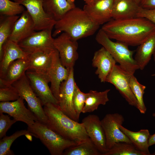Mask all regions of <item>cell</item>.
<instances>
[{"instance_id":"obj_48","label":"cell","mask_w":155,"mask_h":155,"mask_svg":"<svg viewBox=\"0 0 155 155\" xmlns=\"http://www.w3.org/2000/svg\"><path fill=\"white\" fill-rule=\"evenodd\" d=\"M84 1V0H83Z\"/></svg>"},{"instance_id":"obj_25","label":"cell","mask_w":155,"mask_h":155,"mask_svg":"<svg viewBox=\"0 0 155 155\" xmlns=\"http://www.w3.org/2000/svg\"><path fill=\"white\" fill-rule=\"evenodd\" d=\"M121 131L128 137L131 143L140 151L146 155L150 154L149 150L148 139L150 135L149 130L142 129L137 132L130 131L122 125L120 126Z\"/></svg>"},{"instance_id":"obj_14","label":"cell","mask_w":155,"mask_h":155,"mask_svg":"<svg viewBox=\"0 0 155 155\" xmlns=\"http://www.w3.org/2000/svg\"><path fill=\"white\" fill-rule=\"evenodd\" d=\"M24 100L20 97L12 102H1L0 113H7L17 121L24 122L28 126L32 125L38 120L33 113L26 107Z\"/></svg>"},{"instance_id":"obj_45","label":"cell","mask_w":155,"mask_h":155,"mask_svg":"<svg viewBox=\"0 0 155 155\" xmlns=\"http://www.w3.org/2000/svg\"><path fill=\"white\" fill-rule=\"evenodd\" d=\"M138 4L139 0H135Z\"/></svg>"},{"instance_id":"obj_37","label":"cell","mask_w":155,"mask_h":155,"mask_svg":"<svg viewBox=\"0 0 155 155\" xmlns=\"http://www.w3.org/2000/svg\"><path fill=\"white\" fill-rule=\"evenodd\" d=\"M137 16L145 18L155 24V9H145L140 7Z\"/></svg>"},{"instance_id":"obj_26","label":"cell","mask_w":155,"mask_h":155,"mask_svg":"<svg viewBox=\"0 0 155 155\" xmlns=\"http://www.w3.org/2000/svg\"><path fill=\"white\" fill-rule=\"evenodd\" d=\"M43 5L46 13L56 22L75 7L70 4L67 0H43Z\"/></svg>"},{"instance_id":"obj_38","label":"cell","mask_w":155,"mask_h":155,"mask_svg":"<svg viewBox=\"0 0 155 155\" xmlns=\"http://www.w3.org/2000/svg\"><path fill=\"white\" fill-rule=\"evenodd\" d=\"M140 7L145 9H155V0H139Z\"/></svg>"},{"instance_id":"obj_39","label":"cell","mask_w":155,"mask_h":155,"mask_svg":"<svg viewBox=\"0 0 155 155\" xmlns=\"http://www.w3.org/2000/svg\"><path fill=\"white\" fill-rule=\"evenodd\" d=\"M148 144L150 146L155 144V133L150 135L148 139Z\"/></svg>"},{"instance_id":"obj_47","label":"cell","mask_w":155,"mask_h":155,"mask_svg":"<svg viewBox=\"0 0 155 155\" xmlns=\"http://www.w3.org/2000/svg\"><path fill=\"white\" fill-rule=\"evenodd\" d=\"M13 1H14V0H13Z\"/></svg>"},{"instance_id":"obj_8","label":"cell","mask_w":155,"mask_h":155,"mask_svg":"<svg viewBox=\"0 0 155 155\" xmlns=\"http://www.w3.org/2000/svg\"><path fill=\"white\" fill-rule=\"evenodd\" d=\"M131 75L123 70L119 65L116 64L107 76L105 82L113 85L129 105L137 108V101L130 86Z\"/></svg>"},{"instance_id":"obj_27","label":"cell","mask_w":155,"mask_h":155,"mask_svg":"<svg viewBox=\"0 0 155 155\" xmlns=\"http://www.w3.org/2000/svg\"><path fill=\"white\" fill-rule=\"evenodd\" d=\"M110 91V89L101 92L90 90L87 93V96L82 113L92 112L96 110L100 105H105L109 100L108 94Z\"/></svg>"},{"instance_id":"obj_22","label":"cell","mask_w":155,"mask_h":155,"mask_svg":"<svg viewBox=\"0 0 155 155\" xmlns=\"http://www.w3.org/2000/svg\"><path fill=\"white\" fill-rule=\"evenodd\" d=\"M155 51V30L138 46L134 59L139 69H144L150 61Z\"/></svg>"},{"instance_id":"obj_32","label":"cell","mask_w":155,"mask_h":155,"mask_svg":"<svg viewBox=\"0 0 155 155\" xmlns=\"http://www.w3.org/2000/svg\"><path fill=\"white\" fill-rule=\"evenodd\" d=\"M25 10L24 6L18 3L10 0H0V15L18 16L22 14Z\"/></svg>"},{"instance_id":"obj_19","label":"cell","mask_w":155,"mask_h":155,"mask_svg":"<svg viewBox=\"0 0 155 155\" xmlns=\"http://www.w3.org/2000/svg\"><path fill=\"white\" fill-rule=\"evenodd\" d=\"M116 62L103 47L96 51L92 60V66L97 68L95 73L101 82H105L106 78L116 65Z\"/></svg>"},{"instance_id":"obj_34","label":"cell","mask_w":155,"mask_h":155,"mask_svg":"<svg viewBox=\"0 0 155 155\" xmlns=\"http://www.w3.org/2000/svg\"><path fill=\"white\" fill-rule=\"evenodd\" d=\"M87 93L82 92L76 84L73 98V106L78 121L80 113L84 106Z\"/></svg>"},{"instance_id":"obj_21","label":"cell","mask_w":155,"mask_h":155,"mask_svg":"<svg viewBox=\"0 0 155 155\" xmlns=\"http://www.w3.org/2000/svg\"><path fill=\"white\" fill-rule=\"evenodd\" d=\"M19 59H28L27 53L18 43L8 39L2 47L0 58V76L4 74L11 63Z\"/></svg>"},{"instance_id":"obj_36","label":"cell","mask_w":155,"mask_h":155,"mask_svg":"<svg viewBox=\"0 0 155 155\" xmlns=\"http://www.w3.org/2000/svg\"><path fill=\"white\" fill-rule=\"evenodd\" d=\"M17 121L15 119L11 120L9 116L0 113V139L6 135V133L11 126Z\"/></svg>"},{"instance_id":"obj_18","label":"cell","mask_w":155,"mask_h":155,"mask_svg":"<svg viewBox=\"0 0 155 155\" xmlns=\"http://www.w3.org/2000/svg\"><path fill=\"white\" fill-rule=\"evenodd\" d=\"M70 69L66 68L62 64L59 52L57 50L52 65L49 73L48 78L51 83V90L58 101L60 85L62 82L68 78Z\"/></svg>"},{"instance_id":"obj_2","label":"cell","mask_w":155,"mask_h":155,"mask_svg":"<svg viewBox=\"0 0 155 155\" xmlns=\"http://www.w3.org/2000/svg\"><path fill=\"white\" fill-rule=\"evenodd\" d=\"M99 26L92 21L83 9L75 7L56 22L52 35L55 36L63 32L77 41L93 35Z\"/></svg>"},{"instance_id":"obj_42","label":"cell","mask_w":155,"mask_h":155,"mask_svg":"<svg viewBox=\"0 0 155 155\" xmlns=\"http://www.w3.org/2000/svg\"><path fill=\"white\" fill-rule=\"evenodd\" d=\"M97 0H84V1H85L86 4L88 3L96 1H97Z\"/></svg>"},{"instance_id":"obj_40","label":"cell","mask_w":155,"mask_h":155,"mask_svg":"<svg viewBox=\"0 0 155 155\" xmlns=\"http://www.w3.org/2000/svg\"><path fill=\"white\" fill-rule=\"evenodd\" d=\"M25 136L30 141H32V137L33 136L32 134L31 133H27L26 134Z\"/></svg>"},{"instance_id":"obj_30","label":"cell","mask_w":155,"mask_h":155,"mask_svg":"<svg viewBox=\"0 0 155 155\" xmlns=\"http://www.w3.org/2000/svg\"><path fill=\"white\" fill-rule=\"evenodd\" d=\"M103 155H146L131 144L125 142L117 143Z\"/></svg>"},{"instance_id":"obj_41","label":"cell","mask_w":155,"mask_h":155,"mask_svg":"<svg viewBox=\"0 0 155 155\" xmlns=\"http://www.w3.org/2000/svg\"><path fill=\"white\" fill-rule=\"evenodd\" d=\"M67 2L73 6H75L74 3V0H67Z\"/></svg>"},{"instance_id":"obj_28","label":"cell","mask_w":155,"mask_h":155,"mask_svg":"<svg viewBox=\"0 0 155 155\" xmlns=\"http://www.w3.org/2000/svg\"><path fill=\"white\" fill-rule=\"evenodd\" d=\"M0 58L2 53V47L9 39L13 30L14 24L19 16H5L0 15Z\"/></svg>"},{"instance_id":"obj_33","label":"cell","mask_w":155,"mask_h":155,"mask_svg":"<svg viewBox=\"0 0 155 155\" xmlns=\"http://www.w3.org/2000/svg\"><path fill=\"white\" fill-rule=\"evenodd\" d=\"M27 133L32 134L27 130H22L17 131L9 136H6L1 139L0 155H14L13 152L10 150L12 144L18 137Z\"/></svg>"},{"instance_id":"obj_12","label":"cell","mask_w":155,"mask_h":155,"mask_svg":"<svg viewBox=\"0 0 155 155\" xmlns=\"http://www.w3.org/2000/svg\"><path fill=\"white\" fill-rule=\"evenodd\" d=\"M74 79L73 68L70 69L68 78L60 85L58 105L62 111L73 120L78 122L73 104L74 91L76 84Z\"/></svg>"},{"instance_id":"obj_16","label":"cell","mask_w":155,"mask_h":155,"mask_svg":"<svg viewBox=\"0 0 155 155\" xmlns=\"http://www.w3.org/2000/svg\"><path fill=\"white\" fill-rule=\"evenodd\" d=\"M31 86L43 106L46 103L58 105V102L53 95L48 85L49 83L43 76L35 72L27 70L26 72Z\"/></svg>"},{"instance_id":"obj_9","label":"cell","mask_w":155,"mask_h":155,"mask_svg":"<svg viewBox=\"0 0 155 155\" xmlns=\"http://www.w3.org/2000/svg\"><path fill=\"white\" fill-rule=\"evenodd\" d=\"M43 0H14L24 6L35 24V31L53 29L56 21L47 14L43 5Z\"/></svg>"},{"instance_id":"obj_23","label":"cell","mask_w":155,"mask_h":155,"mask_svg":"<svg viewBox=\"0 0 155 155\" xmlns=\"http://www.w3.org/2000/svg\"><path fill=\"white\" fill-rule=\"evenodd\" d=\"M29 67L28 59H19L13 61L0 76V84L12 85L25 74Z\"/></svg>"},{"instance_id":"obj_24","label":"cell","mask_w":155,"mask_h":155,"mask_svg":"<svg viewBox=\"0 0 155 155\" xmlns=\"http://www.w3.org/2000/svg\"><path fill=\"white\" fill-rule=\"evenodd\" d=\"M140 7L135 0H114L112 18L119 20L136 17Z\"/></svg>"},{"instance_id":"obj_29","label":"cell","mask_w":155,"mask_h":155,"mask_svg":"<svg viewBox=\"0 0 155 155\" xmlns=\"http://www.w3.org/2000/svg\"><path fill=\"white\" fill-rule=\"evenodd\" d=\"M63 155H101V154L89 138L81 144L67 148Z\"/></svg>"},{"instance_id":"obj_3","label":"cell","mask_w":155,"mask_h":155,"mask_svg":"<svg viewBox=\"0 0 155 155\" xmlns=\"http://www.w3.org/2000/svg\"><path fill=\"white\" fill-rule=\"evenodd\" d=\"M43 106L48 119L46 125L50 128L77 144L89 138L82 123H79L65 114L58 105L49 103Z\"/></svg>"},{"instance_id":"obj_43","label":"cell","mask_w":155,"mask_h":155,"mask_svg":"<svg viewBox=\"0 0 155 155\" xmlns=\"http://www.w3.org/2000/svg\"><path fill=\"white\" fill-rule=\"evenodd\" d=\"M153 57L155 63V51L153 55Z\"/></svg>"},{"instance_id":"obj_13","label":"cell","mask_w":155,"mask_h":155,"mask_svg":"<svg viewBox=\"0 0 155 155\" xmlns=\"http://www.w3.org/2000/svg\"><path fill=\"white\" fill-rule=\"evenodd\" d=\"M57 51L56 49L36 50L26 53L29 62L28 70L35 72L43 76L49 82L48 74Z\"/></svg>"},{"instance_id":"obj_11","label":"cell","mask_w":155,"mask_h":155,"mask_svg":"<svg viewBox=\"0 0 155 155\" xmlns=\"http://www.w3.org/2000/svg\"><path fill=\"white\" fill-rule=\"evenodd\" d=\"M52 30L46 29L35 32L18 44L26 53L36 50L56 49Z\"/></svg>"},{"instance_id":"obj_5","label":"cell","mask_w":155,"mask_h":155,"mask_svg":"<svg viewBox=\"0 0 155 155\" xmlns=\"http://www.w3.org/2000/svg\"><path fill=\"white\" fill-rule=\"evenodd\" d=\"M27 130L33 136L40 139L51 155H62L67 148L78 145L66 139L38 121L28 126Z\"/></svg>"},{"instance_id":"obj_6","label":"cell","mask_w":155,"mask_h":155,"mask_svg":"<svg viewBox=\"0 0 155 155\" xmlns=\"http://www.w3.org/2000/svg\"><path fill=\"white\" fill-rule=\"evenodd\" d=\"M12 85L16 89L20 97L26 102L28 108L38 121L46 125L48 119L43 106L32 88L26 73Z\"/></svg>"},{"instance_id":"obj_1","label":"cell","mask_w":155,"mask_h":155,"mask_svg":"<svg viewBox=\"0 0 155 155\" xmlns=\"http://www.w3.org/2000/svg\"><path fill=\"white\" fill-rule=\"evenodd\" d=\"M101 29L111 39L128 46H138L155 30V24L139 17L119 20L112 18Z\"/></svg>"},{"instance_id":"obj_35","label":"cell","mask_w":155,"mask_h":155,"mask_svg":"<svg viewBox=\"0 0 155 155\" xmlns=\"http://www.w3.org/2000/svg\"><path fill=\"white\" fill-rule=\"evenodd\" d=\"M20 97L16 89L12 85L0 84V101H15Z\"/></svg>"},{"instance_id":"obj_17","label":"cell","mask_w":155,"mask_h":155,"mask_svg":"<svg viewBox=\"0 0 155 155\" xmlns=\"http://www.w3.org/2000/svg\"><path fill=\"white\" fill-rule=\"evenodd\" d=\"M114 0H99L86 3L83 9L92 21L100 26L104 24L112 18Z\"/></svg>"},{"instance_id":"obj_7","label":"cell","mask_w":155,"mask_h":155,"mask_svg":"<svg viewBox=\"0 0 155 155\" xmlns=\"http://www.w3.org/2000/svg\"><path fill=\"white\" fill-rule=\"evenodd\" d=\"M124 121L123 116L117 113L107 114L101 120L106 136V150L117 143L125 142L131 143L119 128Z\"/></svg>"},{"instance_id":"obj_46","label":"cell","mask_w":155,"mask_h":155,"mask_svg":"<svg viewBox=\"0 0 155 155\" xmlns=\"http://www.w3.org/2000/svg\"><path fill=\"white\" fill-rule=\"evenodd\" d=\"M151 76H155V73H154V74H153L152 75H151Z\"/></svg>"},{"instance_id":"obj_31","label":"cell","mask_w":155,"mask_h":155,"mask_svg":"<svg viewBox=\"0 0 155 155\" xmlns=\"http://www.w3.org/2000/svg\"><path fill=\"white\" fill-rule=\"evenodd\" d=\"M129 83L131 91L137 101V109L141 113L145 114L147 108L144 101L143 97L146 86L140 83L134 74L131 75Z\"/></svg>"},{"instance_id":"obj_15","label":"cell","mask_w":155,"mask_h":155,"mask_svg":"<svg viewBox=\"0 0 155 155\" xmlns=\"http://www.w3.org/2000/svg\"><path fill=\"white\" fill-rule=\"evenodd\" d=\"M89 138L103 155L106 151V138L99 117L90 115L84 117L82 123Z\"/></svg>"},{"instance_id":"obj_4","label":"cell","mask_w":155,"mask_h":155,"mask_svg":"<svg viewBox=\"0 0 155 155\" xmlns=\"http://www.w3.org/2000/svg\"><path fill=\"white\" fill-rule=\"evenodd\" d=\"M95 39L108 51L123 70L132 75L139 69L133 57L134 51L130 50L127 44L112 41L101 28L97 33Z\"/></svg>"},{"instance_id":"obj_10","label":"cell","mask_w":155,"mask_h":155,"mask_svg":"<svg viewBox=\"0 0 155 155\" xmlns=\"http://www.w3.org/2000/svg\"><path fill=\"white\" fill-rule=\"evenodd\" d=\"M54 46L59 52L63 66L69 69L73 68L78 57L77 41L72 39L67 34L63 32L54 39Z\"/></svg>"},{"instance_id":"obj_44","label":"cell","mask_w":155,"mask_h":155,"mask_svg":"<svg viewBox=\"0 0 155 155\" xmlns=\"http://www.w3.org/2000/svg\"><path fill=\"white\" fill-rule=\"evenodd\" d=\"M152 116L154 117H155V113H153L152 114Z\"/></svg>"},{"instance_id":"obj_20","label":"cell","mask_w":155,"mask_h":155,"mask_svg":"<svg viewBox=\"0 0 155 155\" xmlns=\"http://www.w3.org/2000/svg\"><path fill=\"white\" fill-rule=\"evenodd\" d=\"M34 22L26 10H25L15 22L9 38L18 43L35 32Z\"/></svg>"}]
</instances>
